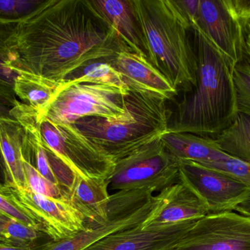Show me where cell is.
I'll use <instances>...</instances> for the list:
<instances>
[{
    "label": "cell",
    "mask_w": 250,
    "mask_h": 250,
    "mask_svg": "<svg viewBox=\"0 0 250 250\" xmlns=\"http://www.w3.org/2000/svg\"><path fill=\"white\" fill-rule=\"evenodd\" d=\"M180 164L160 137L117 161L109 186L119 191H162L179 182Z\"/></svg>",
    "instance_id": "cell-5"
},
{
    "label": "cell",
    "mask_w": 250,
    "mask_h": 250,
    "mask_svg": "<svg viewBox=\"0 0 250 250\" xmlns=\"http://www.w3.org/2000/svg\"><path fill=\"white\" fill-rule=\"evenodd\" d=\"M0 213L7 218L42 232L36 220L16 198L13 188L1 182H0Z\"/></svg>",
    "instance_id": "cell-25"
},
{
    "label": "cell",
    "mask_w": 250,
    "mask_h": 250,
    "mask_svg": "<svg viewBox=\"0 0 250 250\" xmlns=\"http://www.w3.org/2000/svg\"><path fill=\"white\" fill-rule=\"evenodd\" d=\"M13 189L19 202L32 214L51 240L71 237L88 225L84 217L71 203L39 195L28 187Z\"/></svg>",
    "instance_id": "cell-11"
},
{
    "label": "cell",
    "mask_w": 250,
    "mask_h": 250,
    "mask_svg": "<svg viewBox=\"0 0 250 250\" xmlns=\"http://www.w3.org/2000/svg\"><path fill=\"white\" fill-rule=\"evenodd\" d=\"M223 152L250 164V116L238 113L233 121L214 138Z\"/></svg>",
    "instance_id": "cell-21"
},
{
    "label": "cell",
    "mask_w": 250,
    "mask_h": 250,
    "mask_svg": "<svg viewBox=\"0 0 250 250\" xmlns=\"http://www.w3.org/2000/svg\"><path fill=\"white\" fill-rule=\"evenodd\" d=\"M233 79L238 113L250 116V63L245 57L233 67Z\"/></svg>",
    "instance_id": "cell-28"
},
{
    "label": "cell",
    "mask_w": 250,
    "mask_h": 250,
    "mask_svg": "<svg viewBox=\"0 0 250 250\" xmlns=\"http://www.w3.org/2000/svg\"><path fill=\"white\" fill-rule=\"evenodd\" d=\"M166 148L179 160L209 164L230 156L223 152L214 138L189 133L167 132L161 136Z\"/></svg>",
    "instance_id": "cell-18"
},
{
    "label": "cell",
    "mask_w": 250,
    "mask_h": 250,
    "mask_svg": "<svg viewBox=\"0 0 250 250\" xmlns=\"http://www.w3.org/2000/svg\"><path fill=\"white\" fill-rule=\"evenodd\" d=\"M192 30L198 59L197 85L178 103L167 132L214 138L238 114L233 67L197 23Z\"/></svg>",
    "instance_id": "cell-2"
},
{
    "label": "cell",
    "mask_w": 250,
    "mask_h": 250,
    "mask_svg": "<svg viewBox=\"0 0 250 250\" xmlns=\"http://www.w3.org/2000/svg\"><path fill=\"white\" fill-rule=\"evenodd\" d=\"M202 165L223 172L250 189V164L248 163L229 157L226 159Z\"/></svg>",
    "instance_id": "cell-29"
},
{
    "label": "cell",
    "mask_w": 250,
    "mask_h": 250,
    "mask_svg": "<svg viewBox=\"0 0 250 250\" xmlns=\"http://www.w3.org/2000/svg\"><path fill=\"white\" fill-rule=\"evenodd\" d=\"M178 1L189 19L191 25L197 23L200 0H182Z\"/></svg>",
    "instance_id": "cell-31"
},
{
    "label": "cell",
    "mask_w": 250,
    "mask_h": 250,
    "mask_svg": "<svg viewBox=\"0 0 250 250\" xmlns=\"http://www.w3.org/2000/svg\"><path fill=\"white\" fill-rule=\"evenodd\" d=\"M179 181L204 203L208 213L234 211L250 195V189L229 175L199 163L181 160Z\"/></svg>",
    "instance_id": "cell-10"
},
{
    "label": "cell",
    "mask_w": 250,
    "mask_h": 250,
    "mask_svg": "<svg viewBox=\"0 0 250 250\" xmlns=\"http://www.w3.org/2000/svg\"><path fill=\"white\" fill-rule=\"evenodd\" d=\"M197 25L233 67L245 59L247 29L232 16L225 0H200Z\"/></svg>",
    "instance_id": "cell-12"
},
{
    "label": "cell",
    "mask_w": 250,
    "mask_h": 250,
    "mask_svg": "<svg viewBox=\"0 0 250 250\" xmlns=\"http://www.w3.org/2000/svg\"><path fill=\"white\" fill-rule=\"evenodd\" d=\"M153 193L148 189L118 191L110 196L105 223L88 224L71 237L50 240L34 250H85L108 235L142 224L158 203Z\"/></svg>",
    "instance_id": "cell-6"
},
{
    "label": "cell",
    "mask_w": 250,
    "mask_h": 250,
    "mask_svg": "<svg viewBox=\"0 0 250 250\" xmlns=\"http://www.w3.org/2000/svg\"><path fill=\"white\" fill-rule=\"evenodd\" d=\"M232 16L246 30L250 25V0H225Z\"/></svg>",
    "instance_id": "cell-30"
},
{
    "label": "cell",
    "mask_w": 250,
    "mask_h": 250,
    "mask_svg": "<svg viewBox=\"0 0 250 250\" xmlns=\"http://www.w3.org/2000/svg\"><path fill=\"white\" fill-rule=\"evenodd\" d=\"M248 27H249L250 29V25H249V26H248Z\"/></svg>",
    "instance_id": "cell-38"
},
{
    "label": "cell",
    "mask_w": 250,
    "mask_h": 250,
    "mask_svg": "<svg viewBox=\"0 0 250 250\" xmlns=\"http://www.w3.org/2000/svg\"><path fill=\"white\" fill-rule=\"evenodd\" d=\"M166 102L147 94L129 91L125 98V114L122 117H86L79 119L74 125L117 162L167 133L171 112Z\"/></svg>",
    "instance_id": "cell-4"
},
{
    "label": "cell",
    "mask_w": 250,
    "mask_h": 250,
    "mask_svg": "<svg viewBox=\"0 0 250 250\" xmlns=\"http://www.w3.org/2000/svg\"><path fill=\"white\" fill-rule=\"evenodd\" d=\"M87 1L94 13L114 29L125 48L132 52L146 54L132 0Z\"/></svg>",
    "instance_id": "cell-16"
},
{
    "label": "cell",
    "mask_w": 250,
    "mask_h": 250,
    "mask_svg": "<svg viewBox=\"0 0 250 250\" xmlns=\"http://www.w3.org/2000/svg\"><path fill=\"white\" fill-rule=\"evenodd\" d=\"M47 0H0V22L21 23L32 17Z\"/></svg>",
    "instance_id": "cell-26"
},
{
    "label": "cell",
    "mask_w": 250,
    "mask_h": 250,
    "mask_svg": "<svg viewBox=\"0 0 250 250\" xmlns=\"http://www.w3.org/2000/svg\"><path fill=\"white\" fill-rule=\"evenodd\" d=\"M24 129L15 118L0 117V155L4 165V183L16 189L28 187L22 147Z\"/></svg>",
    "instance_id": "cell-17"
},
{
    "label": "cell",
    "mask_w": 250,
    "mask_h": 250,
    "mask_svg": "<svg viewBox=\"0 0 250 250\" xmlns=\"http://www.w3.org/2000/svg\"><path fill=\"white\" fill-rule=\"evenodd\" d=\"M234 211L250 218V195L235 208Z\"/></svg>",
    "instance_id": "cell-33"
},
{
    "label": "cell",
    "mask_w": 250,
    "mask_h": 250,
    "mask_svg": "<svg viewBox=\"0 0 250 250\" xmlns=\"http://www.w3.org/2000/svg\"><path fill=\"white\" fill-rule=\"evenodd\" d=\"M144 51L150 63L178 91L197 85L198 59L192 25L179 1L132 0Z\"/></svg>",
    "instance_id": "cell-3"
},
{
    "label": "cell",
    "mask_w": 250,
    "mask_h": 250,
    "mask_svg": "<svg viewBox=\"0 0 250 250\" xmlns=\"http://www.w3.org/2000/svg\"><path fill=\"white\" fill-rule=\"evenodd\" d=\"M60 85L30 73L19 72L13 91L23 104L32 107L38 115L42 116L52 101Z\"/></svg>",
    "instance_id": "cell-20"
},
{
    "label": "cell",
    "mask_w": 250,
    "mask_h": 250,
    "mask_svg": "<svg viewBox=\"0 0 250 250\" xmlns=\"http://www.w3.org/2000/svg\"><path fill=\"white\" fill-rule=\"evenodd\" d=\"M3 217H5V216L3 215L2 214H1V213H0V218H3Z\"/></svg>",
    "instance_id": "cell-37"
},
{
    "label": "cell",
    "mask_w": 250,
    "mask_h": 250,
    "mask_svg": "<svg viewBox=\"0 0 250 250\" xmlns=\"http://www.w3.org/2000/svg\"><path fill=\"white\" fill-rule=\"evenodd\" d=\"M90 83L115 87L129 92V89L125 84L121 73L106 61H97L87 65L70 75L62 84L64 85Z\"/></svg>",
    "instance_id": "cell-23"
},
{
    "label": "cell",
    "mask_w": 250,
    "mask_h": 250,
    "mask_svg": "<svg viewBox=\"0 0 250 250\" xmlns=\"http://www.w3.org/2000/svg\"><path fill=\"white\" fill-rule=\"evenodd\" d=\"M19 101H15L0 91V117H12V111L19 104Z\"/></svg>",
    "instance_id": "cell-32"
},
{
    "label": "cell",
    "mask_w": 250,
    "mask_h": 250,
    "mask_svg": "<svg viewBox=\"0 0 250 250\" xmlns=\"http://www.w3.org/2000/svg\"><path fill=\"white\" fill-rule=\"evenodd\" d=\"M23 162L26 183L31 190L39 195L71 203V194L68 191L47 180L27 161L23 160Z\"/></svg>",
    "instance_id": "cell-27"
},
{
    "label": "cell",
    "mask_w": 250,
    "mask_h": 250,
    "mask_svg": "<svg viewBox=\"0 0 250 250\" xmlns=\"http://www.w3.org/2000/svg\"><path fill=\"white\" fill-rule=\"evenodd\" d=\"M0 250H34L30 248H16V247L9 246V245L0 244Z\"/></svg>",
    "instance_id": "cell-35"
},
{
    "label": "cell",
    "mask_w": 250,
    "mask_h": 250,
    "mask_svg": "<svg viewBox=\"0 0 250 250\" xmlns=\"http://www.w3.org/2000/svg\"><path fill=\"white\" fill-rule=\"evenodd\" d=\"M123 48L114 29L94 13L87 0H47L19 23L11 68L61 84Z\"/></svg>",
    "instance_id": "cell-1"
},
{
    "label": "cell",
    "mask_w": 250,
    "mask_h": 250,
    "mask_svg": "<svg viewBox=\"0 0 250 250\" xmlns=\"http://www.w3.org/2000/svg\"><path fill=\"white\" fill-rule=\"evenodd\" d=\"M0 244H2V243H1V242H0ZM2 245H3V244H2Z\"/></svg>",
    "instance_id": "cell-39"
},
{
    "label": "cell",
    "mask_w": 250,
    "mask_h": 250,
    "mask_svg": "<svg viewBox=\"0 0 250 250\" xmlns=\"http://www.w3.org/2000/svg\"><path fill=\"white\" fill-rule=\"evenodd\" d=\"M107 180L79 177L71 192V204L84 217L88 224H101L108 218L110 196Z\"/></svg>",
    "instance_id": "cell-19"
},
{
    "label": "cell",
    "mask_w": 250,
    "mask_h": 250,
    "mask_svg": "<svg viewBox=\"0 0 250 250\" xmlns=\"http://www.w3.org/2000/svg\"><path fill=\"white\" fill-rule=\"evenodd\" d=\"M245 57L250 63V29L248 26L245 32Z\"/></svg>",
    "instance_id": "cell-34"
},
{
    "label": "cell",
    "mask_w": 250,
    "mask_h": 250,
    "mask_svg": "<svg viewBox=\"0 0 250 250\" xmlns=\"http://www.w3.org/2000/svg\"><path fill=\"white\" fill-rule=\"evenodd\" d=\"M19 23L0 22V91L18 101L13 91L18 73L12 70Z\"/></svg>",
    "instance_id": "cell-22"
},
{
    "label": "cell",
    "mask_w": 250,
    "mask_h": 250,
    "mask_svg": "<svg viewBox=\"0 0 250 250\" xmlns=\"http://www.w3.org/2000/svg\"><path fill=\"white\" fill-rule=\"evenodd\" d=\"M4 175H5V173H4V165H3L2 159H1V155H0V178H2L4 179V180H5V176Z\"/></svg>",
    "instance_id": "cell-36"
},
{
    "label": "cell",
    "mask_w": 250,
    "mask_h": 250,
    "mask_svg": "<svg viewBox=\"0 0 250 250\" xmlns=\"http://www.w3.org/2000/svg\"><path fill=\"white\" fill-rule=\"evenodd\" d=\"M129 92L108 85L61 83L43 115L37 114L57 125L74 124L86 117L118 118L125 114V98Z\"/></svg>",
    "instance_id": "cell-8"
},
{
    "label": "cell",
    "mask_w": 250,
    "mask_h": 250,
    "mask_svg": "<svg viewBox=\"0 0 250 250\" xmlns=\"http://www.w3.org/2000/svg\"><path fill=\"white\" fill-rule=\"evenodd\" d=\"M45 236L41 230L16 220L7 217L0 218V242L3 245L34 250L41 245L40 241Z\"/></svg>",
    "instance_id": "cell-24"
},
{
    "label": "cell",
    "mask_w": 250,
    "mask_h": 250,
    "mask_svg": "<svg viewBox=\"0 0 250 250\" xmlns=\"http://www.w3.org/2000/svg\"><path fill=\"white\" fill-rule=\"evenodd\" d=\"M36 123L43 143L78 176L92 180L109 179L116 161L74 124H54L37 113Z\"/></svg>",
    "instance_id": "cell-7"
},
{
    "label": "cell",
    "mask_w": 250,
    "mask_h": 250,
    "mask_svg": "<svg viewBox=\"0 0 250 250\" xmlns=\"http://www.w3.org/2000/svg\"><path fill=\"white\" fill-rule=\"evenodd\" d=\"M157 198V205L141 225L143 229L194 221L209 214L199 197L179 180L162 190Z\"/></svg>",
    "instance_id": "cell-15"
},
{
    "label": "cell",
    "mask_w": 250,
    "mask_h": 250,
    "mask_svg": "<svg viewBox=\"0 0 250 250\" xmlns=\"http://www.w3.org/2000/svg\"><path fill=\"white\" fill-rule=\"evenodd\" d=\"M196 221L146 229L138 225L108 235L85 250H170Z\"/></svg>",
    "instance_id": "cell-14"
},
{
    "label": "cell",
    "mask_w": 250,
    "mask_h": 250,
    "mask_svg": "<svg viewBox=\"0 0 250 250\" xmlns=\"http://www.w3.org/2000/svg\"><path fill=\"white\" fill-rule=\"evenodd\" d=\"M170 250H250V218L233 211L208 214Z\"/></svg>",
    "instance_id": "cell-9"
},
{
    "label": "cell",
    "mask_w": 250,
    "mask_h": 250,
    "mask_svg": "<svg viewBox=\"0 0 250 250\" xmlns=\"http://www.w3.org/2000/svg\"><path fill=\"white\" fill-rule=\"evenodd\" d=\"M105 61L121 73L129 91L142 92L166 101L178 95L179 91L176 87L150 63L146 54L123 48Z\"/></svg>",
    "instance_id": "cell-13"
}]
</instances>
